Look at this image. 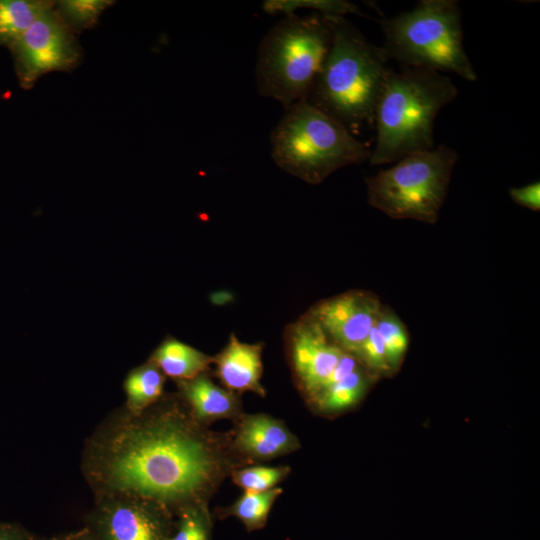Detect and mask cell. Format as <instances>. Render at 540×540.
<instances>
[{
  "mask_svg": "<svg viewBox=\"0 0 540 540\" xmlns=\"http://www.w3.org/2000/svg\"><path fill=\"white\" fill-rule=\"evenodd\" d=\"M175 383L176 393L194 418L205 426L222 419L234 422L244 413L241 395L214 383L209 372Z\"/></svg>",
  "mask_w": 540,
  "mask_h": 540,
  "instance_id": "obj_14",
  "label": "cell"
},
{
  "mask_svg": "<svg viewBox=\"0 0 540 540\" xmlns=\"http://www.w3.org/2000/svg\"><path fill=\"white\" fill-rule=\"evenodd\" d=\"M355 357L376 379L393 375L387 360L382 337L375 326L368 334Z\"/></svg>",
  "mask_w": 540,
  "mask_h": 540,
  "instance_id": "obj_24",
  "label": "cell"
},
{
  "mask_svg": "<svg viewBox=\"0 0 540 540\" xmlns=\"http://www.w3.org/2000/svg\"><path fill=\"white\" fill-rule=\"evenodd\" d=\"M510 198L518 205L538 212L540 210L539 181L509 190Z\"/></svg>",
  "mask_w": 540,
  "mask_h": 540,
  "instance_id": "obj_26",
  "label": "cell"
},
{
  "mask_svg": "<svg viewBox=\"0 0 540 540\" xmlns=\"http://www.w3.org/2000/svg\"><path fill=\"white\" fill-rule=\"evenodd\" d=\"M270 145L279 168L311 185L340 168L359 165L371 155L369 145L307 101L285 109L270 134Z\"/></svg>",
  "mask_w": 540,
  "mask_h": 540,
  "instance_id": "obj_5",
  "label": "cell"
},
{
  "mask_svg": "<svg viewBox=\"0 0 540 540\" xmlns=\"http://www.w3.org/2000/svg\"><path fill=\"white\" fill-rule=\"evenodd\" d=\"M377 379L361 364L350 374L323 389L308 405L323 416H335L355 407Z\"/></svg>",
  "mask_w": 540,
  "mask_h": 540,
  "instance_id": "obj_16",
  "label": "cell"
},
{
  "mask_svg": "<svg viewBox=\"0 0 540 540\" xmlns=\"http://www.w3.org/2000/svg\"><path fill=\"white\" fill-rule=\"evenodd\" d=\"M284 341L295 385L309 404L325 388L346 351L308 312L286 327Z\"/></svg>",
  "mask_w": 540,
  "mask_h": 540,
  "instance_id": "obj_9",
  "label": "cell"
},
{
  "mask_svg": "<svg viewBox=\"0 0 540 540\" xmlns=\"http://www.w3.org/2000/svg\"><path fill=\"white\" fill-rule=\"evenodd\" d=\"M262 8L270 15L288 16L304 8L330 17H344L347 14L365 16L355 4L346 0H266L262 3Z\"/></svg>",
  "mask_w": 540,
  "mask_h": 540,
  "instance_id": "obj_22",
  "label": "cell"
},
{
  "mask_svg": "<svg viewBox=\"0 0 540 540\" xmlns=\"http://www.w3.org/2000/svg\"><path fill=\"white\" fill-rule=\"evenodd\" d=\"M333 38V17L284 16L263 37L257 54L258 93L284 109L306 101Z\"/></svg>",
  "mask_w": 540,
  "mask_h": 540,
  "instance_id": "obj_4",
  "label": "cell"
},
{
  "mask_svg": "<svg viewBox=\"0 0 540 540\" xmlns=\"http://www.w3.org/2000/svg\"><path fill=\"white\" fill-rule=\"evenodd\" d=\"M291 473L287 465H248L235 469L229 478L244 492L257 493L277 487Z\"/></svg>",
  "mask_w": 540,
  "mask_h": 540,
  "instance_id": "obj_23",
  "label": "cell"
},
{
  "mask_svg": "<svg viewBox=\"0 0 540 540\" xmlns=\"http://www.w3.org/2000/svg\"><path fill=\"white\" fill-rule=\"evenodd\" d=\"M263 349L262 342H242L231 334L223 349L213 356L214 373L222 386L240 395L252 392L265 397L266 389L261 383Z\"/></svg>",
  "mask_w": 540,
  "mask_h": 540,
  "instance_id": "obj_13",
  "label": "cell"
},
{
  "mask_svg": "<svg viewBox=\"0 0 540 540\" xmlns=\"http://www.w3.org/2000/svg\"><path fill=\"white\" fill-rule=\"evenodd\" d=\"M148 360L153 362L165 377L176 382L209 372L213 356L174 337H167L152 352Z\"/></svg>",
  "mask_w": 540,
  "mask_h": 540,
  "instance_id": "obj_15",
  "label": "cell"
},
{
  "mask_svg": "<svg viewBox=\"0 0 540 540\" xmlns=\"http://www.w3.org/2000/svg\"><path fill=\"white\" fill-rule=\"evenodd\" d=\"M166 377L150 360L132 369L123 382L126 400L123 407L139 414L157 403L164 395Z\"/></svg>",
  "mask_w": 540,
  "mask_h": 540,
  "instance_id": "obj_17",
  "label": "cell"
},
{
  "mask_svg": "<svg viewBox=\"0 0 540 540\" xmlns=\"http://www.w3.org/2000/svg\"><path fill=\"white\" fill-rule=\"evenodd\" d=\"M12 47L26 85L43 73L69 68L76 61L72 39L51 10L38 18Z\"/></svg>",
  "mask_w": 540,
  "mask_h": 540,
  "instance_id": "obj_11",
  "label": "cell"
},
{
  "mask_svg": "<svg viewBox=\"0 0 540 540\" xmlns=\"http://www.w3.org/2000/svg\"><path fill=\"white\" fill-rule=\"evenodd\" d=\"M282 493L283 489L278 486L264 492H244L231 505L216 508L213 516L220 520L235 517L248 532L261 530L266 526L270 511Z\"/></svg>",
  "mask_w": 540,
  "mask_h": 540,
  "instance_id": "obj_18",
  "label": "cell"
},
{
  "mask_svg": "<svg viewBox=\"0 0 540 540\" xmlns=\"http://www.w3.org/2000/svg\"><path fill=\"white\" fill-rule=\"evenodd\" d=\"M50 11V3L0 0V44L15 42L38 18Z\"/></svg>",
  "mask_w": 540,
  "mask_h": 540,
  "instance_id": "obj_19",
  "label": "cell"
},
{
  "mask_svg": "<svg viewBox=\"0 0 540 540\" xmlns=\"http://www.w3.org/2000/svg\"><path fill=\"white\" fill-rule=\"evenodd\" d=\"M457 94L451 78L440 72L390 70L374 113L376 138L370 164L394 163L410 153L432 149L437 114Z\"/></svg>",
  "mask_w": 540,
  "mask_h": 540,
  "instance_id": "obj_3",
  "label": "cell"
},
{
  "mask_svg": "<svg viewBox=\"0 0 540 540\" xmlns=\"http://www.w3.org/2000/svg\"><path fill=\"white\" fill-rule=\"evenodd\" d=\"M382 306L374 293L357 289L321 300L307 312L337 346L355 356Z\"/></svg>",
  "mask_w": 540,
  "mask_h": 540,
  "instance_id": "obj_10",
  "label": "cell"
},
{
  "mask_svg": "<svg viewBox=\"0 0 540 540\" xmlns=\"http://www.w3.org/2000/svg\"><path fill=\"white\" fill-rule=\"evenodd\" d=\"M247 466L231 448V434L199 423L177 394H165L139 414L123 406L84 443L81 469L95 497L155 501L174 515L209 504L225 479Z\"/></svg>",
  "mask_w": 540,
  "mask_h": 540,
  "instance_id": "obj_1",
  "label": "cell"
},
{
  "mask_svg": "<svg viewBox=\"0 0 540 540\" xmlns=\"http://www.w3.org/2000/svg\"><path fill=\"white\" fill-rule=\"evenodd\" d=\"M457 152L445 145L410 153L367 178L370 206L392 219L437 222Z\"/></svg>",
  "mask_w": 540,
  "mask_h": 540,
  "instance_id": "obj_7",
  "label": "cell"
},
{
  "mask_svg": "<svg viewBox=\"0 0 540 540\" xmlns=\"http://www.w3.org/2000/svg\"><path fill=\"white\" fill-rule=\"evenodd\" d=\"M108 4V1L101 0H68L61 1L59 6L70 21L86 26L91 25Z\"/></svg>",
  "mask_w": 540,
  "mask_h": 540,
  "instance_id": "obj_25",
  "label": "cell"
},
{
  "mask_svg": "<svg viewBox=\"0 0 540 540\" xmlns=\"http://www.w3.org/2000/svg\"><path fill=\"white\" fill-rule=\"evenodd\" d=\"M380 333L389 366L394 374L403 362L409 346V335L401 319L387 306H382L375 324Z\"/></svg>",
  "mask_w": 540,
  "mask_h": 540,
  "instance_id": "obj_20",
  "label": "cell"
},
{
  "mask_svg": "<svg viewBox=\"0 0 540 540\" xmlns=\"http://www.w3.org/2000/svg\"><path fill=\"white\" fill-rule=\"evenodd\" d=\"M383 47L375 46L344 17H333V38L307 102L352 134L373 124L391 69Z\"/></svg>",
  "mask_w": 540,
  "mask_h": 540,
  "instance_id": "obj_2",
  "label": "cell"
},
{
  "mask_svg": "<svg viewBox=\"0 0 540 540\" xmlns=\"http://www.w3.org/2000/svg\"><path fill=\"white\" fill-rule=\"evenodd\" d=\"M86 527L97 540H169L175 515L164 505L131 496L94 498Z\"/></svg>",
  "mask_w": 540,
  "mask_h": 540,
  "instance_id": "obj_8",
  "label": "cell"
},
{
  "mask_svg": "<svg viewBox=\"0 0 540 540\" xmlns=\"http://www.w3.org/2000/svg\"><path fill=\"white\" fill-rule=\"evenodd\" d=\"M41 540H97V538L92 533V531L88 527L85 526L84 528L74 531V532L57 535L48 539H41Z\"/></svg>",
  "mask_w": 540,
  "mask_h": 540,
  "instance_id": "obj_28",
  "label": "cell"
},
{
  "mask_svg": "<svg viewBox=\"0 0 540 540\" xmlns=\"http://www.w3.org/2000/svg\"><path fill=\"white\" fill-rule=\"evenodd\" d=\"M230 430L231 448L247 466L289 455L301 448L284 421L266 413H243Z\"/></svg>",
  "mask_w": 540,
  "mask_h": 540,
  "instance_id": "obj_12",
  "label": "cell"
},
{
  "mask_svg": "<svg viewBox=\"0 0 540 540\" xmlns=\"http://www.w3.org/2000/svg\"><path fill=\"white\" fill-rule=\"evenodd\" d=\"M214 516L209 504L190 505L175 514L169 540H213Z\"/></svg>",
  "mask_w": 540,
  "mask_h": 540,
  "instance_id": "obj_21",
  "label": "cell"
},
{
  "mask_svg": "<svg viewBox=\"0 0 540 540\" xmlns=\"http://www.w3.org/2000/svg\"><path fill=\"white\" fill-rule=\"evenodd\" d=\"M389 59L403 67L451 72L475 82L477 73L463 46L461 9L455 0H422L381 21Z\"/></svg>",
  "mask_w": 540,
  "mask_h": 540,
  "instance_id": "obj_6",
  "label": "cell"
},
{
  "mask_svg": "<svg viewBox=\"0 0 540 540\" xmlns=\"http://www.w3.org/2000/svg\"><path fill=\"white\" fill-rule=\"evenodd\" d=\"M0 540H41L16 522L0 521Z\"/></svg>",
  "mask_w": 540,
  "mask_h": 540,
  "instance_id": "obj_27",
  "label": "cell"
}]
</instances>
